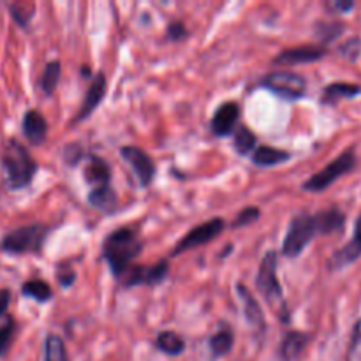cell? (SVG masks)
<instances>
[{"mask_svg":"<svg viewBox=\"0 0 361 361\" xmlns=\"http://www.w3.org/2000/svg\"><path fill=\"white\" fill-rule=\"evenodd\" d=\"M328 6H330L331 9L338 11V13H349V11L355 9V2H341V0H337V2L334 4H328Z\"/></svg>","mask_w":361,"mask_h":361,"instance_id":"37","label":"cell"},{"mask_svg":"<svg viewBox=\"0 0 361 361\" xmlns=\"http://www.w3.org/2000/svg\"><path fill=\"white\" fill-rule=\"evenodd\" d=\"M236 293H238L240 300H242L243 316H245L249 326L256 331L267 330V323H264V312H263V309H261L259 302L256 300V296L250 293V289L247 288L245 284H236Z\"/></svg>","mask_w":361,"mask_h":361,"instance_id":"14","label":"cell"},{"mask_svg":"<svg viewBox=\"0 0 361 361\" xmlns=\"http://www.w3.org/2000/svg\"><path fill=\"white\" fill-rule=\"evenodd\" d=\"M81 157H83V148H81V145H69V147H66V150H63V159H66L67 164H78V161H80Z\"/></svg>","mask_w":361,"mask_h":361,"instance_id":"36","label":"cell"},{"mask_svg":"<svg viewBox=\"0 0 361 361\" xmlns=\"http://www.w3.org/2000/svg\"><path fill=\"white\" fill-rule=\"evenodd\" d=\"M83 176L94 187L111 183V169H109V164L104 159L99 157V155H90L87 168L83 171Z\"/></svg>","mask_w":361,"mask_h":361,"instance_id":"19","label":"cell"},{"mask_svg":"<svg viewBox=\"0 0 361 361\" xmlns=\"http://www.w3.org/2000/svg\"><path fill=\"white\" fill-rule=\"evenodd\" d=\"M44 361H69L66 344L59 335H48L44 341Z\"/></svg>","mask_w":361,"mask_h":361,"instance_id":"28","label":"cell"},{"mask_svg":"<svg viewBox=\"0 0 361 361\" xmlns=\"http://www.w3.org/2000/svg\"><path fill=\"white\" fill-rule=\"evenodd\" d=\"M361 94V87L355 83H344V81H337V83H330L323 90L321 95V104L334 106L341 102L342 99H353Z\"/></svg>","mask_w":361,"mask_h":361,"instance_id":"20","label":"cell"},{"mask_svg":"<svg viewBox=\"0 0 361 361\" xmlns=\"http://www.w3.org/2000/svg\"><path fill=\"white\" fill-rule=\"evenodd\" d=\"M143 252V240L136 228H118L102 242V257L118 281L130 270V263Z\"/></svg>","mask_w":361,"mask_h":361,"instance_id":"2","label":"cell"},{"mask_svg":"<svg viewBox=\"0 0 361 361\" xmlns=\"http://www.w3.org/2000/svg\"><path fill=\"white\" fill-rule=\"evenodd\" d=\"M345 30V25L341 21H317L316 35L323 44H330L331 41L341 37Z\"/></svg>","mask_w":361,"mask_h":361,"instance_id":"26","label":"cell"},{"mask_svg":"<svg viewBox=\"0 0 361 361\" xmlns=\"http://www.w3.org/2000/svg\"><path fill=\"white\" fill-rule=\"evenodd\" d=\"M344 226L345 215L338 208L321 210L317 214L302 212L289 222L288 233L282 243V254L286 257H298L316 236L341 233Z\"/></svg>","mask_w":361,"mask_h":361,"instance_id":"1","label":"cell"},{"mask_svg":"<svg viewBox=\"0 0 361 361\" xmlns=\"http://www.w3.org/2000/svg\"><path fill=\"white\" fill-rule=\"evenodd\" d=\"M56 281L62 288H71L76 281V271L69 267V264H59L56 268Z\"/></svg>","mask_w":361,"mask_h":361,"instance_id":"32","label":"cell"},{"mask_svg":"<svg viewBox=\"0 0 361 361\" xmlns=\"http://www.w3.org/2000/svg\"><path fill=\"white\" fill-rule=\"evenodd\" d=\"M360 257H361V215L356 219L353 238L349 240L342 249H338L337 252L331 256L330 268L331 270H342V268L356 263Z\"/></svg>","mask_w":361,"mask_h":361,"instance_id":"13","label":"cell"},{"mask_svg":"<svg viewBox=\"0 0 361 361\" xmlns=\"http://www.w3.org/2000/svg\"><path fill=\"white\" fill-rule=\"evenodd\" d=\"M25 9H27V7L18 6V4H11L9 6L11 14H13V18L16 20V23H20L21 27H27V25L30 23L32 16H34V11H32V13H27Z\"/></svg>","mask_w":361,"mask_h":361,"instance_id":"33","label":"cell"},{"mask_svg":"<svg viewBox=\"0 0 361 361\" xmlns=\"http://www.w3.org/2000/svg\"><path fill=\"white\" fill-rule=\"evenodd\" d=\"M169 41H182L187 37V28L182 21H171L168 25V30H166Z\"/></svg>","mask_w":361,"mask_h":361,"instance_id":"35","label":"cell"},{"mask_svg":"<svg viewBox=\"0 0 361 361\" xmlns=\"http://www.w3.org/2000/svg\"><path fill=\"white\" fill-rule=\"evenodd\" d=\"M341 55H344L345 59L349 60H356L361 53V39L360 37H353L349 41H345L344 44L338 48Z\"/></svg>","mask_w":361,"mask_h":361,"instance_id":"31","label":"cell"},{"mask_svg":"<svg viewBox=\"0 0 361 361\" xmlns=\"http://www.w3.org/2000/svg\"><path fill=\"white\" fill-rule=\"evenodd\" d=\"M309 342V334H303V331H289V334H286L284 341H282L281 349H279V356H281L282 361H296Z\"/></svg>","mask_w":361,"mask_h":361,"instance_id":"17","label":"cell"},{"mask_svg":"<svg viewBox=\"0 0 361 361\" xmlns=\"http://www.w3.org/2000/svg\"><path fill=\"white\" fill-rule=\"evenodd\" d=\"M60 76H62V63H60V60H51V62L46 63L44 71L41 74V80H39V87H41L42 94L51 95L55 92L56 85H59Z\"/></svg>","mask_w":361,"mask_h":361,"instance_id":"24","label":"cell"},{"mask_svg":"<svg viewBox=\"0 0 361 361\" xmlns=\"http://www.w3.org/2000/svg\"><path fill=\"white\" fill-rule=\"evenodd\" d=\"M169 275V263L166 259L159 261L154 267H133L122 277V284L126 288L134 286H157L166 281Z\"/></svg>","mask_w":361,"mask_h":361,"instance_id":"9","label":"cell"},{"mask_svg":"<svg viewBox=\"0 0 361 361\" xmlns=\"http://www.w3.org/2000/svg\"><path fill=\"white\" fill-rule=\"evenodd\" d=\"M233 345H235V331L228 324H222L217 334L212 335L210 341H208V348H210L214 360L228 355L233 349Z\"/></svg>","mask_w":361,"mask_h":361,"instance_id":"22","label":"cell"},{"mask_svg":"<svg viewBox=\"0 0 361 361\" xmlns=\"http://www.w3.org/2000/svg\"><path fill=\"white\" fill-rule=\"evenodd\" d=\"M120 155H122L123 161L129 162L133 171L136 173L137 182L143 187L150 185L155 176V164L150 159V155L145 150H141V148L130 147V145L120 148Z\"/></svg>","mask_w":361,"mask_h":361,"instance_id":"10","label":"cell"},{"mask_svg":"<svg viewBox=\"0 0 361 361\" xmlns=\"http://www.w3.org/2000/svg\"><path fill=\"white\" fill-rule=\"evenodd\" d=\"M356 168V155L355 150H345L344 154L338 155L335 161H331L330 164L324 166L321 171H317L316 175L310 176L309 180H305L302 185L303 190L307 192H323L328 187L334 185L338 178L345 176L348 173H351Z\"/></svg>","mask_w":361,"mask_h":361,"instance_id":"6","label":"cell"},{"mask_svg":"<svg viewBox=\"0 0 361 361\" xmlns=\"http://www.w3.org/2000/svg\"><path fill=\"white\" fill-rule=\"evenodd\" d=\"M155 348L168 356H178L185 351V341L175 331H161L155 338Z\"/></svg>","mask_w":361,"mask_h":361,"instance_id":"23","label":"cell"},{"mask_svg":"<svg viewBox=\"0 0 361 361\" xmlns=\"http://www.w3.org/2000/svg\"><path fill=\"white\" fill-rule=\"evenodd\" d=\"M326 55V48L323 44H305L296 46V48H288L279 53L271 63L274 66H300V63H312L319 62Z\"/></svg>","mask_w":361,"mask_h":361,"instance_id":"11","label":"cell"},{"mask_svg":"<svg viewBox=\"0 0 361 361\" xmlns=\"http://www.w3.org/2000/svg\"><path fill=\"white\" fill-rule=\"evenodd\" d=\"M21 127H23V134L30 145H41L46 141V136H48V122H46L42 113L37 111V109H28L25 113Z\"/></svg>","mask_w":361,"mask_h":361,"instance_id":"16","label":"cell"},{"mask_svg":"<svg viewBox=\"0 0 361 361\" xmlns=\"http://www.w3.org/2000/svg\"><path fill=\"white\" fill-rule=\"evenodd\" d=\"M261 87L284 101H300L307 94V80L295 71H271L261 80Z\"/></svg>","mask_w":361,"mask_h":361,"instance_id":"7","label":"cell"},{"mask_svg":"<svg viewBox=\"0 0 361 361\" xmlns=\"http://www.w3.org/2000/svg\"><path fill=\"white\" fill-rule=\"evenodd\" d=\"M240 118V106L238 102L228 101L222 102L214 113V118H212V133L215 136H228L233 133L236 122Z\"/></svg>","mask_w":361,"mask_h":361,"instance_id":"15","label":"cell"},{"mask_svg":"<svg viewBox=\"0 0 361 361\" xmlns=\"http://www.w3.org/2000/svg\"><path fill=\"white\" fill-rule=\"evenodd\" d=\"M9 300H11V293L7 291V289L0 291V316L6 314L7 307H9Z\"/></svg>","mask_w":361,"mask_h":361,"instance_id":"38","label":"cell"},{"mask_svg":"<svg viewBox=\"0 0 361 361\" xmlns=\"http://www.w3.org/2000/svg\"><path fill=\"white\" fill-rule=\"evenodd\" d=\"M261 217V210L257 207H249V208H243L238 215L235 217V221L231 222V228H245V226L252 224L256 222L257 219Z\"/></svg>","mask_w":361,"mask_h":361,"instance_id":"29","label":"cell"},{"mask_svg":"<svg viewBox=\"0 0 361 361\" xmlns=\"http://www.w3.org/2000/svg\"><path fill=\"white\" fill-rule=\"evenodd\" d=\"M293 155L289 152L281 150L275 147H257L252 154V162L259 168H274V166L284 164V162L291 161Z\"/></svg>","mask_w":361,"mask_h":361,"instance_id":"21","label":"cell"},{"mask_svg":"<svg viewBox=\"0 0 361 361\" xmlns=\"http://www.w3.org/2000/svg\"><path fill=\"white\" fill-rule=\"evenodd\" d=\"M279 267V254L275 250H268L263 256L259 264V271L256 277V289L263 296L264 302L274 309L279 319L282 323H289V310L288 303L284 298V289H282L281 281L277 277Z\"/></svg>","mask_w":361,"mask_h":361,"instance_id":"4","label":"cell"},{"mask_svg":"<svg viewBox=\"0 0 361 361\" xmlns=\"http://www.w3.org/2000/svg\"><path fill=\"white\" fill-rule=\"evenodd\" d=\"M21 293L27 298L35 300L39 303H46L53 298V289L48 282L41 281V279H34V281L25 282L23 288H21Z\"/></svg>","mask_w":361,"mask_h":361,"instance_id":"25","label":"cell"},{"mask_svg":"<svg viewBox=\"0 0 361 361\" xmlns=\"http://www.w3.org/2000/svg\"><path fill=\"white\" fill-rule=\"evenodd\" d=\"M256 143H257L256 134H254L249 127L240 126L238 130L235 133V141H233L235 150L238 152V155L252 154V150L256 148Z\"/></svg>","mask_w":361,"mask_h":361,"instance_id":"27","label":"cell"},{"mask_svg":"<svg viewBox=\"0 0 361 361\" xmlns=\"http://www.w3.org/2000/svg\"><path fill=\"white\" fill-rule=\"evenodd\" d=\"M106 90H108V80H106V74L97 73L94 80H92V83L88 85L87 92H85L83 104H81L74 122H81V120L88 118V116L94 113V109L102 102V99H104L106 95Z\"/></svg>","mask_w":361,"mask_h":361,"instance_id":"12","label":"cell"},{"mask_svg":"<svg viewBox=\"0 0 361 361\" xmlns=\"http://www.w3.org/2000/svg\"><path fill=\"white\" fill-rule=\"evenodd\" d=\"M88 204L99 212L111 214L116 208V204H118V196H116L111 183H108V185H99L94 187V189L88 192Z\"/></svg>","mask_w":361,"mask_h":361,"instance_id":"18","label":"cell"},{"mask_svg":"<svg viewBox=\"0 0 361 361\" xmlns=\"http://www.w3.org/2000/svg\"><path fill=\"white\" fill-rule=\"evenodd\" d=\"M349 355L353 358L361 360V319L355 324V330L351 335V344H349Z\"/></svg>","mask_w":361,"mask_h":361,"instance_id":"34","label":"cell"},{"mask_svg":"<svg viewBox=\"0 0 361 361\" xmlns=\"http://www.w3.org/2000/svg\"><path fill=\"white\" fill-rule=\"evenodd\" d=\"M0 162H2L4 173H6L7 185L14 190L30 185L39 168L27 147L20 143L16 137H11L4 143Z\"/></svg>","mask_w":361,"mask_h":361,"instance_id":"3","label":"cell"},{"mask_svg":"<svg viewBox=\"0 0 361 361\" xmlns=\"http://www.w3.org/2000/svg\"><path fill=\"white\" fill-rule=\"evenodd\" d=\"M51 228L46 224H28L7 233L0 249L7 254H39L44 247Z\"/></svg>","mask_w":361,"mask_h":361,"instance_id":"5","label":"cell"},{"mask_svg":"<svg viewBox=\"0 0 361 361\" xmlns=\"http://www.w3.org/2000/svg\"><path fill=\"white\" fill-rule=\"evenodd\" d=\"M224 228H226V222L224 219L221 217H214L210 219V221L203 222V224L196 226V228L190 229V231L187 233L178 243H176L171 256H180V254L187 252V250H192V249H197V247L207 245V243H210L212 240L217 238V236L224 231Z\"/></svg>","mask_w":361,"mask_h":361,"instance_id":"8","label":"cell"},{"mask_svg":"<svg viewBox=\"0 0 361 361\" xmlns=\"http://www.w3.org/2000/svg\"><path fill=\"white\" fill-rule=\"evenodd\" d=\"M14 319L13 317H7L6 323L0 324V356H4L9 349L11 342H13L14 335Z\"/></svg>","mask_w":361,"mask_h":361,"instance_id":"30","label":"cell"}]
</instances>
